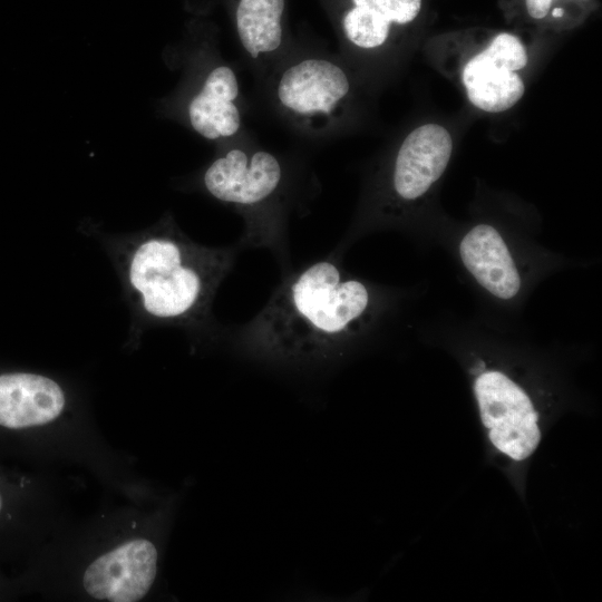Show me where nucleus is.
<instances>
[{"label":"nucleus","mask_w":602,"mask_h":602,"mask_svg":"<svg viewBox=\"0 0 602 602\" xmlns=\"http://www.w3.org/2000/svg\"><path fill=\"white\" fill-rule=\"evenodd\" d=\"M427 291V282L386 285L347 272L337 260L317 261L284 279L242 329L241 342L272 360H330L399 330Z\"/></svg>","instance_id":"nucleus-1"},{"label":"nucleus","mask_w":602,"mask_h":602,"mask_svg":"<svg viewBox=\"0 0 602 602\" xmlns=\"http://www.w3.org/2000/svg\"><path fill=\"white\" fill-rule=\"evenodd\" d=\"M540 233L536 222L525 217L477 216L464 224L449 222L437 247L473 295L475 311L517 321L544 281L595 262L547 246Z\"/></svg>","instance_id":"nucleus-2"},{"label":"nucleus","mask_w":602,"mask_h":602,"mask_svg":"<svg viewBox=\"0 0 602 602\" xmlns=\"http://www.w3.org/2000/svg\"><path fill=\"white\" fill-rule=\"evenodd\" d=\"M233 258L231 250H196L175 239L154 237L135 251L129 279L146 312L182 319L206 304Z\"/></svg>","instance_id":"nucleus-3"},{"label":"nucleus","mask_w":602,"mask_h":602,"mask_svg":"<svg viewBox=\"0 0 602 602\" xmlns=\"http://www.w3.org/2000/svg\"><path fill=\"white\" fill-rule=\"evenodd\" d=\"M453 153L448 130L437 124L414 129L400 145L389 177L390 207L377 229H396L414 235V205L429 195L444 175Z\"/></svg>","instance_id":"nucleus-4"},{"label":"nucleus","mask_w":602,"mask_h":602,"mask_svg":"<svg viewBox=\"0 0 602 602\" xmlns=\"http://www.w3.org/2000/svg\"><path fill=\"white\" fill-rule=\"evenodd\" d=\"M156 570L155 546L137 538L95 560L85 571L84 586L98 600L135 602L151 589Z\"/></svg>","instance_id":"nucleus-5"},{"label":"nucleus","mask_w":602,"mask_h":602,"mask_svg":"<svg viewBox=\"0 0 602 602\" xmlns=\"http://www.w3.org/2000/svg\"><path fill=\"white\" fill-rule=\"evenodd\" d=\"M282 181L278 158L265 151L247 155L234 148L215 159L203 182L216 200L241 207H252L272 196Z\"/></svg>","instance_id":"nucleus-6"},{"label":"nucleus","mask_w":602,"mask_h":602,"mask_svg":"<svg viewBox=\"0 0 602 602\" xmlns=\"http://www.w3.org/2000/svg\"><path fill=\"white\" fill-rule=\"evenodd\" d=\"M346 72L318 58L299 61L281 76L276 96L281 106L303 118L330 117L349 93Z\"/></svg>","instance_id":"nucleus-7"},{"label":"nucleus","mask_w":602,"mask_h":602,"mask_svg":"<svg viewBox=\"0 0 602 602\" xmlns=\"http://www.w3.org/2000/svg\"><path fill=\"white\" fill-rule=\"evenodd\" d=\"M65 396L57 382L33 373L0 376V425L26 428L45 425L57 418Z\"/></svg>","instance_id":"nucleus-8"},{"label":"nucleus","mask_w":602,"mask_h":602,"mask_svg":"<svg viewBox=\"0 0 602 602\" xmlns=\"http://www.w3.org/2000/svg\"><path fill=\"white\" fill-rule=\"evenodd\" d=\"M239 82L227 66L214 68L202 89L188 105V119L195 132L207 139L231 137L241 126V116L234 100Z\"/></svg>","instance_id":"nucleus-9"},{"label":"nucleus","mask_w":602,"mask_h":602,"mask_svg":"<svg viewBox=\"0 0 602 602\" xmlns=\"http://www.w3.org/2000/svg\"><path fill=\"white\" fill-rule=\"evenodd\" d=\"M462 79L469 101L489 113L509 109L525 90L523 80L515 71L495 65L483 52L465 65Z\"/></svg>","instance_id":"nucleus-10"},{"label":"nucleus","mask_w":602,"mask_h":602,"mask_svg":"<svg viewBox=\"0 0 602 602\" xmlns=\"http://www.w3.org/2000/svg\"><path fill=\"white\" fill-rule=\"evenodd\" d=\"M283 10L284 0H240L236 29L243 48L252 58L281 46Z\"/></svg>","instance_id":"nucleus-11"},{"label":"nucleus","mask_w":602,"mask_h":602,"mask_svg":"<svg viewBox=\"0 0 602 602\" xmlns=\"http://www.w3.org/2000/svg\"><path fill=\"white\" fill-rule=\"evenodd\" d=\"M390 25L381 12L355 6L344 14L342 21L348 40L363 49L383 45L389 36Z\"/></svg>","instance_id":"nucleus-12"},{"label":"nucleus","mask_w":602,"mask_h":602,"mask_svg":"<svg viewBox=\"0 0 602 602\" xmlns=\"http://www.w3.org/2000/svg\"><path fill=\"white\" fill-rule=\"evenodd\" d=\"M482 52L495 65L511 71L520 70L527 64L524 46L511 33H499Z\"/></svg>","instance_id":"nucleus-13"},{"label":"nucleus","mask_w":602,"mask_h":602,"mask_svg":"<svg viewBox=\"0 0 602 602\" xmlns=\"http://www.w3.org/2000/svg\"><path fill=\"white\" fill-rule=\"evenodd\" d=\"M420 7L421 0H386L383 11L390 23L404 25L417 17Z\"/></svg>","instance_id":"nucleus-14"},{"label":"nucleus","mask_w":602,"mask_h":602,"mask_svg":"<svg viewBox=\"0 0 602 602\" xmlns=\"http://www.w3.org/2000/svg\"><path fill=\"white\" fill-rule=\"evenodd\" d=\"M551 3L552 0H526V8L532 18L542 19L547 14Z\"/></svg>","instance_id":"nucleus-15"},{"label":"nucleus","mask_w":602,"mask_h":602,"mask_svg":"<svg viewBox=\"0 0 602 602\" xmlns=\"http://www.w3.org/2000/svg\"><path fill=\"white\" fill-rule=\"evenodd\" d=\"M352 1H353L355 7L373 9L381 12L385 16L383 7H385L386 0H352Z\"/></svg>","instance_id":"nucleus-16"},{"label":"nucleus","mask_w":602,"mask_h":602,"mask_svg":"<svg viewBox=\"0 0 602 602\" xmlns=\"http://www.w3.org/2000/svg\"><path fill=\"white\" fill-rule=\"evenodd\" d=\"M554 17H561L563 14V9L561 8H556L553 10V13H552Z\"/></svg>","instance_id":"nucleus-17"},{"label":"nucleus","mask_w":602,"mask_h":602,"mask_svg":"<svg viewBox=\"0 0 602 602\" xmlns=\"http://www.w3.org/2000/svg\"><path fill=\"white\" fill-rule=\"evenodd\" d=\"M1 504H2V503H1V496H0V509H1Z\"/></svg>","instance_id":"nucleus-18"}]
</instances>
